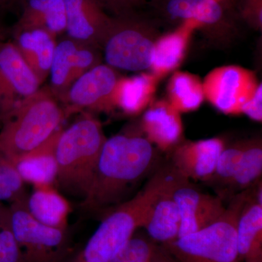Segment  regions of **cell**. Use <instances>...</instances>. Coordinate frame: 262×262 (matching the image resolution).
<instances>
[{
    "instance_id": "cell-1",
    "label": "cell",
    "mask_w": 262,
    "mask_h": 262,
    "mask_svg": "<svg viewBox=\"0 0 262 262\" xmlns=\"http://www.w3.org/2000/svg\"><path fill=\"white\" fill-rule=\"evenodd\" d=\"M156 158L155 146L143 134H120L106 139L89 192L81 203L83 210L95 213L120 203Z\"/></svg>"
},
{
    "instance_id": "cell-2",
    "label": "cell",
    "mask_w": 262,
    "mask_h": 262,
    "mask_svg": "<svg viewBox=\"0 0 262 262\" xmlns=\"http://www.w3.org/2000/svg\"><path fill=\"white\" fill-rule=\"evenodd\" d=\"M106 140L101 122L90 114L62 129L56 146V186L62 194L85 199Z\"/></svg>"
},
{
    "instance_id": "cell-3",
    "label": "cell",
    "mask_w": 262,
    "mask_h": 262,
    "mask_svg": "<svg viewBox=\"0 0 262 262\" xmlns=\"http://www.w3.org/2000/svg\"><path fill=\"white\" fill-rule=\"evenodd\" d=\"M173 172L172 165L153 176L134 198L105 217L74 262H110L142 227L151 203Z\"/></svg>"
},
{
    "instance_id": "cell-4",
    "label": "cell",
    "mask_w": 262,
    "mask_h": 262,
    "mask_svg": "<svg viewBox=\"0 0 262 262\" xmlns=\"http://www.w3.org/2000/svg\"><path fill=\"white\" fill-rule=\"evenodd\" d=\"M67 118L49 86L19 103L2 121L0 151L10 160L36 149L61 129Z\"/></svg>"
},
{
    "instance_id": "cell-5",
    "label": "cell",
    "mask_w": 262,
    "mask_h": 262,
    "mask_svg": "<svg viewBox=\"0 0 262 262\" xmlns=\"http://www.w3.org/2000/svg\"><path fill=\"white\" fill-rule=\"evenodd\" d=\"M247 190L232 196L214 223L163 245L177 262H239L237 225Z\"/></svg>"
},
{
    "instance_id": "cell-6",
    "label": "cell",
    "mask_w": 262,
    "mask_h": 262,
    "mask_svg": "<svg viewBox=\"0 0 262 262\" xmlns=\"http://www.w3.org/2000/svg\"><path fill=\"white\" fill-rule=\"evenodd\" d=\"M157 37L145 22L122 13L113 18L101 44L106 64L115 70H149Z\"/></svg>"
},
{
    "instance_id": "cell-7",
    "label": "cell",
    "mask_w": 262,
    "mask_h": 262,
    "mask_svg": "<svg viewBox=\"0 0 262 262\" xmlns=\"http://www.w3.org/2000/svg\"><path fill=\"white\" fill-rule=\"evenodd\" d=\"M27 198L11 203L7 209L8 225L25 262H57L66 242V231L36 220L27 208Z\"/></svg>"
},
{
    "instance_id": "cell-8",
    "label": "cell",
    "mask_w": 262,
    "mask_h": 262,
    "mask_svg": "<svg viewBox=\"0 0 262 262\" xmlns=\"http://www.w3.org/2000/svg\"><path fill=\"white\" fill-rule=\"evenodd\" d=\"M205 99L220 113L242 115L243 108L252 98L259 82L252 70L237 65L213 69L203 81Z\"/></svg>"
},
{
    "instance_id": "cell-9",
    "label": "cell",
    "mask_w": 262,
    "mask_h": 262,
    "mask_svg": "<svg viewBox=\"0 0 262 262\" xmlns=\"http://www.w3.org/2000/svg\"><path fill=\"white\" fill-rule=\"evenodd\" d=\"M120 77L117 70L103 63L81 76L58 98L66 116L84 110L99 113L115 110L114 92Z\"/></svg>"
},
{
    "instance_id": "cell-10",
    "label": "cell",
    "mask_w": 262,
    "mask_h": 262,
    "mask_svg": "<svg viewBox=\"0 0 262 262\" xmlns=\"http://www.w3.org/2000/svg\"><path fill=\"white\" fill-rule=\"evenodd\" d=\"M42 84L12 41L0 29V122Z\"/></svg>"
},
{
    "instance_id": "cell-11",
    "label": "cell",
    "mask_w": 262,
    "mask_h": 262,
    "mask_svg": "<svg viewBox=\"0 0 262 262\" xmlns=\"http://www.w3.org/2000/svg\"><path fill=\"white\" fill-rule=\"evenodd\" d=\"M101 48L66 36L57 41L50 71V85L57 99L79 77L102 63Z\"/></svg>"
},
{
    "instance_id": "cell-12",
    "label": "cell",
    "mask_w": 262,
    "mask_h": 262,
    "mask_svg": "<svg viewBox=\"0 0 262 262\" xmlns=\"http://www.w3.org/2000/svg\"><path fill=\"white\" fill-rule=\"evenodd\" d=\"M173 196L181 217L178 238L214 223L226 210L220 196L201 192L182 177L174 187Z\"/></svg>"
},
{
    "instance_id": "cell-13",
    "label": "cell",
    "mask_w": 262,
    "mask_h": 262,
    "mask_svg": "<svg viewBox=\"0 0 262 262\" xmlns=\"http://www.w3.org/2000/svg\"><path fill=\"white\" fill-rule=\"evenodd\" d=\"M66 34L79 42L101 48L113 18L108 16L100 0H63Z\"/></svg>"
},
{
    "instance_id": "cell-14",
    "label": "cell",
    "mask_w": 262,
    "mask_h": 262,
    "mask_svg": "<svg viewBox=\"0 0 262 262\" xmlns=\"http://www.w3.org/2000/svg\"><path fill=\"white\" fill-rule=\"evenodd\" d=\"M225 146V141L220 137L182 141L172 151V165L188 180L207 182L214 173Z\"/></svg>"
},
{
    "instance_id": "cell-15",
    "label": "cell",
    "mask_w": 262,
    "mask_h": 262,
    "mask_svg": "<svg viewBox=\"0 0 262 262\" xmlns=\"http://www.w3.org/2000/svg\"><path fill=\"white\" fill-rule=\"evenodd\" d=\"M143 135L160 151H172L183 141L184 124L181 113L166 100L153 101L141 120Z\"/></svg>"
},
{
    "instance_id": "cell-16",
    "label": "cell",
    "mask_w": 262,
    "mask_h": 262,
    "mask_svg": "<svg viewBox=\"0 0 262 262\" xmlns=\"http://www.w3.org/2000/svg\"><path fill=\"white\" fill-rule=\"evenodd\" d=\"M181 177L173 168L168 182L151 203L141 227L153 241L163 245L173 242L179 237L181 217L174 199L173 189Z\"/></svg>"
},
{
    "instance_id": "cell-17",
    "label": "cell",
    "mask_w": 262,
    "mask_h": 262,
    "mask_svg": "<svg viewBox=\"0 0 262 262\" xmlns=\"http://www.w3.org/2000/svg\"><path fill=\"white\" fill-rule=\"evenodd\" d=\"M13 36L12 42L42 84L49 77L57 37L46 29L18 24Z\"/></svg>"
},
{
    "instance_id": "cell-18",
    "label": "cell",
    "mask_w": 262,
    "mask_h": 262,
    "mask_svg": "<svg viewBox=\"0 0 262 262\" xmlns=\"http://www.w3.org/2000/svg\"><path fill=\"white\" fill-rule=\"evenodd\" d=\"M261 182L248 189L237 225L239 261L262 258Z\"/></svg>"
},
{
    "instance_id": "cell-19",
    "label": "cell",
    "mask_w": 262,
    "mask_h": 262,
    "mask_svg": "<svg viewBox=\"0 0 262 262\" xmlns=\"http://www.w3.org/2000/svg\"><path fill=\"white\" fill-rule=\"evenodd\" d=\"M196 24L182 22L173 32L158 37L155 43L150 73L160 80L182 64L186 56Z\"/></svg>"
},
{
    "instance_id": "cell-20",
    "label": "cell",
    "mask_w": 262,
    "mask_h": 262,
    "mask_svg": "<svg viewBox=\"0 0 262 262\" xmlns=\"http://www.w3.org/2000/svg\"><path fill=\"white\" fill-rule=\"evenodd\" d=\"M61 130L57 131L42 145L11 162L24 183L32 184L34 187L56 186V146Z\"/></svg>"
},
{
    "instance_id": "cell-21",
    "label": "cell",
    "mask_w": 262,
    "mask_h": 262,
    "mask_svg": "<svg viewBox=\"0 0 262 262\" xmlns=\"http://www.w3.org/2000/svg\"><path fill=\"white\" fill-rule=\"evenodd\" d=\"M159 81L150 72L120 77L114 92V106L126 115H139L152 102Z\"/></svg>"
},
{
    "instance_id": "cell-22",
    "label": "cell",
    "mask_w": 262,
    "mask_h": 262,
    "mask_svg": "<svg viewBox=\"0 0 262 262\" xmlns=\"http://www.w3.org/2000/svg\"><path fill=\"white\" fill-rule=\"evenodd\" d=\"M26 205L29 213L38 222L53 228L67 229L70 204L55 186L34 187Z\"/></svg>"
},
{
    "instance_id": "cell-23",
    "label": "cell",
    "mask_w": 262,
    "mask_h": 262,
    "mask_svg": "<svg viewBox=\"0 0 262 262\" xmlns=\"http://www.w3.org/2000/svg\"><path fill=\"white\" fill-rule=\"evenodd\" d=\"M225 8L219 0H167L165 7L170 18L191 22L199 29L225 26Z\"/></svg>"
},
{
    "instance_id": "cell-24",
    "label": "cell",
    "mask_w": 262,
    "mask_h": 262,
    "mask_svg": "<svg viewBox=\"0 0 262 262\" xmlns=\"http://www.w3.org/2000/svg\"><path fill=\"white\" fill-rule=\"evenodd\" d=\"M21 5L22 14L16 24L46 29L56 37L66 32L63 0H24Z\"/></svg>"
},
{
    "instance_id": "cell-25",
    "label": "cell",
    "mask_w": 262,
    "mask_h": 262,
    "mask_svg": "<svg viewBox=\"0 0 262 262\" xmlns=\"http://www.w3.org/2000/svg\"><path fill=\"white\" fill-rule=\"evenodd\" d=\"M169 103L179 113L196 111L205 100L203 81L190 72L176 71L167 86Z\"/></svg>"
},
{
    "instance_id": "cell-26",
    "label": "cell",
    "mask_w": 262,
    "mask_h": 262,
    "mask_svg": "<svg viewBox=\"0 0 262 262\" xmlns=\"http://www.w3.org/2000/svg\"><path fill=\"white\" fill-rule=\"evenodd\" d=\"M261 173V139L260 138L248 139L235 173L225 187L227 192L225 193L232 194L234 196L247 190L259 182Z\"/></svg>"
},
{
    "instance_id": "cell-27",
    "label": "cell",
    "mask_w": 262,
    "mask_h": 262,
    "mask_svg": "<svg viewBox=\"0 0 262 262\" xmlns=\"http://www.w3.org/2000/svg\"><path fill=\"white\" fill-rule=\"evenodd\" d=\"M246 144V140H242L229 146L226 145L219 158L214 173L206 182L225 187L235 173Z\"/></svg>"
},
{
    "instance_id": "cell-28",
    "label": "cell",
    "mask_w": 262,
    "mask_h": 262,
    "mask_svg": "<svg viewBox=\"0 0 262 262\" xmlns=\"http://www.w3.org/2000/svg\"><path fill=\"white\" fill-rule=\"evenodd\" d=\"M24 184L14 165L0 151V201L11 203L26 199Z\"/></svg>"
},
{
    "instance_id": "cell-29",
    "label": "cell",
    "mask_w": 262,
    "mask_h": 262,
    "mask_svg": "<svg viewBox=\"0 0 262 262\" xmlns=\"http://www.w3.org/2000/svg\"><path fill=\"white\" fill-rule=\"evenodd\" d=\"M155 248L147 239L134 236L110 262H151Z\"/></svg>"
},
{
    "instance_id": "cell-30",
    "label": "cell",
    "mask_w": 262,
    "mask_h": 262,
    "mask_svg": "<svg viewBox=\"0 0 262 262\" xmlns=\"http://www.w3.org/2000/svg\"><path fill=\"white\" fill-rule=\"evenodd\" d=\"M0 262H25L8 225L7 209H3L0 214Z\"/></svg>"
},
{
    "instance_id": "cell-31",
    "label": "cell",
    "mask_w": 262,
    "mask_h": 262,
    "mask_svg": "<svg viewBox=\"0 0 262 262\" xmlns=\"http://www.w3.org/2000/svg\"><path fill=\"white\" fill-rule=\"evenodd\" d=\"M241 14L252 28L261 31L262 0H243Z\"/></svg>"
},
{
    "instance_id": "cell-32",
    "label": "cell",
    "mask_w": 262,
    "mask_h": 262,
    "mask_svg": "<svg viewBox=\"0 0 262 262\" xmlns=\"http://www.w3.org/2000/svg\"><path fill=\"white\" fill-rule=\"evenodd\" d=\"M243 115L258 122H262V84L260 82L252 98L246 103L242 110Z\"/></svg>"
},
{
    "instance_id": "cell-33",
    "label": "cell",
    "mask_w": 262,
    "mask_h": 262,
    "mask_svg": "<svg viewBox=\"0 0 262 262\" xmlns=\"http://www.w3.org/2000/svg\"><path fill=\"white\" fill-rule=\"evenodd\" d=\"M100 1L101 2V0ZM102 1L122 14L124 13L125 10L137 5L141 0H102Z\"/></svg>"
},
{
    "instance_id": "cell-34",
    "label": "cell",
    "mask_w": 262,
    "mask_h": 262,
    "mask_svg": "<svg viewBox=\"0 0 262 262\" xmlns=\"http://www.w3.org/2000/svg\"><path fill=\"white\" fill-rule=\"evenodd\" d=\"M151 262H177L171 255L163 247L155 246Z\"/></svg>"
},
{
    "instance_id": "cell-35",
    "label": "cell",
    "mask_w": 262,
    "mask_h": 262,
    "mask_svg": "<svg viewBox=\"0 0 262 262\" xmlns=\"http://www.w3.org/2000/svg\"><path fill=\"white\" fill-rule=\"evenodd\" d=\"M23 1L24 0H0V8H8L17 3L21 4Z\"/></svg>"
},
{
    "instance_id": "cell-36",
    "label": "cell",
    "mask_w": 262,
    "mask_h": 262,
    "mask_svg": "<svg viewBox=\"0 0 262 262\" xmlns=\"http://www.w3.org/2000/svg\"><path fill=\"white\" fill-rule=\"evenodd\" d=\"M219 1L221 2L222 4L225 5L226 8H229L231 5L233 4L235 0H219Z\"/></svg>"
},
{
    "instance_id": "cell-37",
    "label": "cell",
    "mask_w": 262,
    "mask_h": 262,
    "mask_svg": "<svg viewBox=\"0 0 262 262\" xmlns=\"http://www.w3.org/2000/svg\"><path fill=\"white\" fill-rule=\"evenodd\" d=\"M239 262H262V258L256 260H251V261H239Z\"/></svg>"
},
{
    "instance_id": "cell-38",
    "label": "cell",
    "mask_w": 262,
    "mask_h": 262,
    "mask_svg": "<svg viewBox=\"0 0 262 262\" xmlns=\"http://www.w3.org/2000/svg\"><path fill=\"white\" fill-rule=\"evenodd\" d=\"M3 208H0V214H1L2 211H3Z\"/></svg>"
},
{
    "instance_id": "cell-39",
    "label": "cell",
    "mask_w": 262,
    "mask_h": 262,
    "mask_svg": "<svg viewBox=\"0 0 262 262\" xmlns=\"http://www.w3.org/2000/svg\"><path fill=\"white\" fill-rule=\"evenodd\" d=\"M0 29H1V27H0Z\"/></svg>"
}]
</instances>
